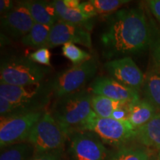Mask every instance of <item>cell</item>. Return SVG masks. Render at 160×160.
<instances>
[{
	"label": "cell",
	"mask_w": 160,
	"mask_h": 160,
	"mask_svg": "<svg viewBox=\"0 0 160 160\" xmlns=\"http://www.w3.org/2000/svg\"><path fill=\"white\" fill-rule=\"evenodd\" d=\"M107 58L144 51L151 42V30L141 7L118 10L110 16L101 36Z\"/></svg>",
	"instance_id": "6da1fadb"
},
{
	"label": "cell",
	"mask_w": 160,
	"mask_h": 160,
	"mask_svg": "<svg viewBox=\"0 0 160 160\" xmlns=\"http://www.w3.org/2000/svg\"><path fill=\"white\" fill-rule=\"evenodd\" d=\"M93 93L86 89L57 98L51 113L66 134L81 131L88 119L94 113L91 106Z\"/></svg>",
	"instance_id": "7a4b0ae2"
},
{
	"label": "cell",
	"mask_w": 160,
	"mask_h": 160,
	"mask_svg": "<svg viewBox=\"0 0 160 160\" xmlns=\"http://www.w3.org/2000/svg\"><path fill=\"white\" fill-rule=\"evenodd\" d=\"M51 95L53 93L49 82L27 86L0 83V97L13 104V111L10 117L44 111Z\"/></svg>",
	"instance_id": "3957f363"
},
{
	"label": "cell",
	"mask_w": 160,
	"mask_h": 160,
	"mask_svg": "<svg viewBox=\"0 0 160 160\" xmlns=\"http://www.w3.org/2000/svg\"><path fill=\"white\" fill-rule=\"evenodd\" d=\"M50 72L49 68L35 63L29 57L11 56L2 60L0 83L27 86L42 82Z\"/></svg>",
	"instance_id": "277c9868"
},
{
	"label": "cell",
	"mask_w": 160,
	"mask_h": 160,
	"mask_svg": "<svg viewBox=\"0 0 160 160\" xmlns=\"http://www.w3.org/2000/svg\"><path fill=\"white\" fill-rule=\"evenodd\" d=\"M68 136L66 134L51 112L45 111L33 126L28 141L33 146L36 154L48 152L60 153Z\"/></svg>",
	"instance_id": "5b68a950"
},
{
	"label": "cell",
	"mask_w": 160,
	"mask_h": 160,
	"mask_svg": "<svg viewBox=\"0 0 160 160\" xmlns=\"http://www.w3.org/2000/svg\"><path fill=\"white\" fill-rule=\"evenodd\" d=\"M98 70L97 61L91 58L80 65L60 72L49 81L55 99L76 93L94 77Z\"/></svg>",
	"instance_id": "8992f818"
},
{
	"label": "cell",
	"mask_w": 160,
	"mask_h": 160,
	"mask_svg": "<svg viewBox=\"0 0 160 160\" xmlns=\"http://www.w3.org/2000/svg\"><path fill=\"white\" fill-rule=\"evenodd\" d=\"M82 131L92 132L103 142L113 146L122 145L136 136V129L128 119L102 118L95 113L88 119Z\"/></svg>",
	"instance_id": "52a82bcc"
},
{
	"label": "cell",
	"mask_w": 160,
	"mask_h": 160,
	"mask_svg": "<svg viewBox=\"0 0 160 160\" xmlns=\"http://www.w3.org/2000/svg\"><path fill=\"white\" fill-rule=\"evenodd\" d=\"M45 111L24 113L1 119L0 147L27 142L33 126L39 121Z\"/></svg>",
	"instance_id": "ba28073f"
},
{
	"label": "cell",
	"mask_w": 160,
	"mask_h": 160,
	"mask_svg": "<svg viewBox=\"0 0 160 160\" xmlns=\"http://www.w3.org/2000/svg\"><path fill=\"white\" fill-rule=\"evenodd\" d=\"M68 153L71 160H106L109 151L95 133L77 131L69 136Z\"/></svg>",
	"instance_id": "9c48e42d"
},
{
	"label": "cell",
	"mask_w": 160,
	"mask_h": 160,
	"mask_svg": "<svg viewBox=\"0 0 160 160\" xmlns=\"http://www.w3.org/2000/svg\"><path fill=\"white\" fill-rule=\"evenodd\" d=\"M68 43L78 44L91 48L92 39L90 31L81 26L59 20L52 26L45 48H53Z\"/></svg>",
	"instance_id": "30bf717a"
},
{
	"label": "cell",
	"mask_w": 160,
	"mask_h": 160,
	"mask_svg": "<svg viewBox=\"0 0 160 160\" xmlns=\"http://www.w3.org/2000/svg\"><path fill=\"white\" fill-rule=\"evenodd\" d=\"M110 77L122 85L139 92L143 86L145 77L131 57H125L108 61L104 65Z\"/></svg>",
	"instance_id": "8fae6325"
},
{
	"label": "cell",
	"mask_w": 160,
	"mask_h": 160,
	"mask_svg": "<svg viewBox=\"0 0 160 160\" xmlns=\"http://www.w3.org/2000/svg\"><path fill=\"white\" fill-rule=\"evenodd\" d=\"M35 22L22 2L16 4L8 13L1 16V27L9 36L22 39L29 33Z\"/></svg>",
	"instance_id": "7c38bea8"
},
{
	"label": "cell",
	"mask_w": 160,
	"mask_h": 160,
	"mask_svg": "<svg viewBox=\"0 0 160 160\" xmlns=\"http://www.w3.org/2000/svg\"><path fill=\"white\" fill-rule=\"evenodd\" d=\"M93 94L101 95L115 101L131 102L139 99V92L108 77H99L90 84Z\"/></svg>",
	"instance_id": "4fadbf2b"
},
{
	"label": "cell",
	"mask_w": 160,
	"mask_h": 160,
	"mask_svg": "<svg viewBox=\"0 0 160 160\" xmlns=\"http://www.w3.org/2000/svg\"><path fill=\"white\" fill-rule=\"evenodd\" d=\"M22 2L28 9L35 23L53 26L59 20L53 2L40 0Z\"/></svg>",
	"instance_id": "5bb4252c"
},
{
	"label": "cell",
	"mask_w": 160,
	"mask_h": 160,
	"mask_svg": "<svg viewBox=\"0 0 160 160\" xmlns=\"http://www.w3.org/2000/svg\"><path fill=\"white\" fill-rule=\"evenodd\" d=\"M128 120L137 130L149 122L157 114V110L145 99H138L129 103Z\"/></svg>",
	"instance_id": "9a60e30c"
},
{
	"label": "cell",
	"mask_w": 160,
	"mask_h": 160,
	"mask_svg": "<svg viewBox=\"0 0 160 160\" xmlns=\"http://www.w3.org/2000/svg\"><path fill=\"white\" fill-rule=\"evenodd\" d=\"M135 138L146 147L160 151V112L136 130Z\"/></svg>",
	"instance_id": "2e32d148"
},
{
	"label": "cell",
	"mask_w": 160,
	"mask_h": 160,
	"mask_svg": "<svg viewBox=\"0 0 160 160\" xmlns=\"http://www.w3.org/2000/svg\"><path fill=\"white\" fill-rule=\"evenodd\" d=\"M53 4L59 20L81 26L88 31L93 29L94 25L93 19H88L79 9L68 8L64 4L63 0H55L53 1Z\"/></svg>",
	"instance_id": "e0dca14e"
},
{
	"label": "cell",
	"mask_w": 160,
	"mask_h": 160,
	"mask_svg": "<svg viewBox=\"0 0 160 160\" xmlns=\"http://www.w3.org/2000/svg\"><path fill=\"white\" fill-rule=\"evenodd\" d=\"M145 99L148 101L157 111H160V73L152 71L148 73L143 84Z\"/></svg>",
	"instance_id": "ac0fdd59"
},
{
	"label": "cell",
	"mask_w": 160,
	"mask_h": 160,
	"mask_svg": "<svg viewBox=\"0 0 160 160\" xmlns=\"http://www.w3.org/2000/svg\"><path fill=\"white\" fill-rule=\"evenodd\" d=\"M34 153L33 146L28 142H24L2 149L0 160H31Z\"/></svg>",
	"instance_id": "d6986e66"
},
{
	"label": "cell",
	"mask_w": 160,
	"mask_h": 160,
	"mask_svg": "<svg viewBox=\"0 0 160 160\" xmlns=\"http://www.w3.org/2000/svg\"><path fill=\"white\" fill-rule=\"evenodd\" d=\"M52 26L35 23L27 35L21 39L24 45L34 48H45L48 39Z\"/></svg>",
	"instance_id": "ffe728a7"
},
{
	"label": "cell",
	"mask_w": 160,
	"mask_h": 160,
	"mask_svg": "<svg viewBox=\"0 0 160 160\" xmlns=\"http://www.w3.org/2000/svg\"><path fill=\"white\" fill-rule=\"evenodd\" d=\"M124 103L126 102L115 101L101 95L92 96V109L96 115L102 118H111L113 112Z\"/></svg>",
	"instance_id": "44dd1931"
},
{
	"label": "cell",
	"mask_w": 160,
	"mask_h": 160,
	"mask_svg": "<svg viewBox=\"0 0 160 160\" xmlns=\"http://www.w3.org/2000/svg\"><path fill=\"white\" fill-rule=\"evenodd\" d=\"M108 160H150L146 150L137 147H121Z\"/></svg>",
	"instance_id": "7402d4cb"
},
{
	"label": "cell",
	"mask_w": 160,
	"mask_h": 160,
	"mask_svg": "<svg viewBox=\"0 0 160 160\" xmlns=\"http://www.w3.org/2000/svg\"><path fill=\"white\" fill-rule=\"evenodd\" d=\"M62 54L71 62L73 66L80 65L92 58L90 53L73 43H68L62 46Z\"/></svg>",
	"instance_id": "603a6c76"
},
{
	"label": "cell",
	"mask_w": 160,
	"mask_h": 160,
	"mask_svg": "<svg viewBox=\"0 0 160 160\" xmlns=\"http://www.w3.org/2000/svg\"><path fill=\"white\" fill-rule=\"evenodd\" d=\"M97 14L109 13L117 11L122 6L129 1L128 0H90Z\"/></svg>",
	"instance_id": "cb8c5ba5"
},
{
	"label": "cell",
	"mask_w": 160,
	"mask_h": 160,
	"mask_svg": "<svg viewBox=\"0 0 160 160\" xmlns=\"http://www.w3.org/2000/svg\"><path fill=\"white\" fill-rule=\"evenodd\" d=\"M32 61L40 65L51 66V52L47 48H42L31 53L28 57Z\"/></svg>",
	"instance_id": "d4e9b609"
},
{
	"label": "cell",
	"mask_w": 160,
	"mask_h": 160,
	"mask_svg": "<svg viewBox=\"0 0 160 160\" xmlns=\"http://www.w3.org/2000/svg\"><path fill=\"white\" fill-rule=\"evenodd\" d=\"M130 102L124 103L122 105L120 106L117 109H116L112 113L111 117L117 120H125L128 119L129 114L128 105Z\"/></svg>",
	"instance_id": "484cf974"
},
{
	"label": "cell",
	"mask_w": 160,
	"mask_h": 160,
	"mask_svg": "<svg viewBox=\"0 0 160 160\" xmlns=\"http://www.w3.org/2000/svg\"><path fill=\"white\" fill-rule=\"evenodd\" d=\"M13 109V104L5 98L0 97V116L1 119L8 117Z\"/></svg>",
	"instance_id": "4316f807"
},
{
	"label": "cell",
	"mask_w": 160,
	"mask_h": 160,
	"mask_svg": "<svg viewBox=\"0 0 160 160\" xmlns=\"http://www.w3.org/2000/svg\"><path fill=\"white\" fill-rule=\"evenodd\" d=\"M79 9L88 19H94L96 16L98 15L95 11L94 8H93V6L90 2V1L84 2L80 3Z\"/></svg>",
	"instance_id": "83f0119b"
},
{
	"label": "cell",
	"mask_w": 160,
	"mask_h": 160,
	"mask_svg": "<svg viewBox=\"0 0 160 160\" xmlns=\"http://www.w3.org/2000/svg\"><path fill=\"white\" fill-rule=\"evenodd\" d=\"M31 160H62L60 153L57 152H48L36 154Z\"/></svg>",
	"instance_id": "f1b7e54d"
},
{
	"label": "cell",
	"mask_w": 160,
	"mask_h": 160,
	"mask_svg": "<svg viewBox=\"0 0 160 160\" xmlns=\"http://www.w3.org/2000/svg\"><path fill=\"white\" fill-rule=\"evenodd\" d=\"M148 5L160 25V0H150L148 1Z\"/></svg>",
	"instance_id": "f546056e"
},
{
	"label": "cell",
	"mask_w": 160,
	"mask_h": 160,
	"mask_svg": "<svg viewBox=\"0 0 160 160\" xmlns=\"http://www.w3.org/2000/svg\"><path fill=\"white\" fill-rule=\"evenodd\" d=\"M16 4L11 0H1L0 1V13L2 16L8 13L15 7Z\"/></svg>",
	"instance_id": "4dcf8cb0"
},
{
	"label": "cell",
	"mask_w": 160,
	"mask_h": 160,
	"mask_svg": "<svg viewBox=\"0 0 160 160\" xmlns=\"http://www.w3.org/2000/svg\"><path fill=\"white\" fill-rule=\"evenodd\" d=\"M63 2L68 8L79 9L80 2L78 0H63Z\"/></svg>",
	"instance_id": "1f68e13d"
},
{
	"label": "cell",
	"mask_w": 160,
	"mask_h": 160,
	"mask_svg": "<svg viewBox=\"0 0 160 160\" xmlns=\"http://www.w3.org/2000/svg\"><path fill=\"white\" fill-rule=\"evenodd\" d=\"M157 57L158 60H159V61L160 62V43L159 44V45H158V47H157Z\"/></svg>",
	"instance_id": "d6a6232c"
},
{
	"label": "cell",
	"mask_w": 160,
	"mask_h": 160,
	"mask_svg": "<svg viewBox=\"0 0 160 160\" xmlns=\"http://www.w3.org/2000/svg\"><path fill=\"white\" fill-rule=\"evenodd\" d=\"M159 160H160V151H159Z\"/></svg>",
	"instance_id": "836d02e7"
}]
</instances>
